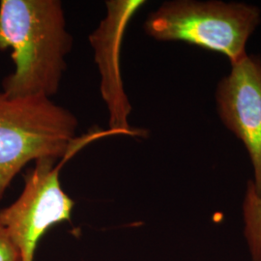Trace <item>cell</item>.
I'll list each match as a JSON object with an SVG mask.
<instances>
[{
  "mask_svg": "<svg viewBox=\"0 0 261 261\" xmlns=\"http://www.w3.org/2000/svg\"><path fill=\"white\" fill-rule=\"evenodd\" d=\"M72 45L61 1L1 0L0 50L10 49L15 65L2 92L50 99L59 90Z\"/></svg>",
  "mask_w": 261,
  "mask_h": 261,
  "instance_id": "1",
  "label": "cell"
},
{
  "mask_svg": "<svg viewBox=\"0 0 261 261\" xmlns=\"http://www.w3.org/2000/svg\"><path fill=\"white\" fill-rule=\"evenodd\" d=\"M79 122L45 97L0 93V200L28 163L65 158L73 151Z\"/></svg>",
  "mask_w": 261,
  "mask_h": 261,
  "instance_id": "2",
  "label": "cell"
},
{
  "mask_svg": "<svg viewBox=\"0 0 261 261\" xmlns=\"http://www.w3.org/2000/svg\"><path fill=\"white\" fill-rule=\"evenodd\" d=\"M259 22L260 11L249 4L176 0L151 13L144 29L158 41H182L223 54L232 64L247 56V42Z\"/></svg>",
  "mask_w": 261,
  "mask_h": 261,
  "instance_id": "3",
  "label": "cell"
},
{
  "mask_svg": "<svg viewBox=\"0 0 261 261\" xmlns=\"http://www.w3.org/2000/svg\"><path fill=\"white\" fill-rule=\"evenodd\" d=\"M56 159H40L24 175L17 200L0 210V220L15 243L20 261H33L38 243L55 224L70 221L74 200L63 191Z\"/></svg>",
  "mask_w": 261,
  "mask_h": 261,
  "instance_id": "4",
  "label": "cell"
},
{
  "mask_svg": "<svg viewBox=\"0 0 261 261\" xmlns=\"http://www.w3.org/2000/svg\"><path fill=\"white\" fill-rule=\"evenodd\" d=\"M220 117L226 128L242 140L253 169L250 181L261 196V58L245 56L231 64L216 92Z\"/></svg>",
  "mask_w": 261,
  "mask_h": 261,
  "instance_id": "5",
  "label": "cell"
},
{
  "mask_svg": "<svg viewBox=\"0 0 261 261\" xmlns=\"http://www.w3.org/2000/svg\"><path fill=\"white\" fill-rule=\"evenodd\" d=\"M243 233L252 261H261V196H256L250 181L243 200Z\"/></svg>",
  "mask_w": 261,
  "mask_h": 261,
  "instance_id": "6",
  "label": "cell"
},
{
  "mask_svg": "<svg viewBox=\"0 0 261 261\" xmlns=\"http://www.w3.org/2000/svg\"><path fill=\"white\" fill-rule=\"evenodd\" d=\"M0 261H20L19 252L0 220Z\"/></svg>",
  "mask_w": 261,
  "mask_h": 261,
  "instance_id": "7",
  "label": "cell"
}]
</instances>
